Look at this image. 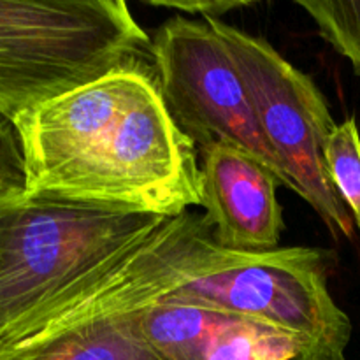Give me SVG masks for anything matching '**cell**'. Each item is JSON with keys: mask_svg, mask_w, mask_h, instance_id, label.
<instances>
[{"mask_svg": "<svg viewBox=\"0 0 360 360\" xmlns=\"http://www.w3.org/2000/svg\"><path fill=\"white\" fill-rule=\"evenodd\" d=\"M151 39L123 0H0V115L146 65Z\"/></svg>", "mask_w": 360, "mask_h": 360, "instance_id": "6da1fadb", "label": "cell"}, {"mask_svg": "<svg viewBox=\"0 0 360 360\" xmlns=\"http://www.w3.org/2000/svg\"><path fill=\"white\" fill-rule=\"evenodd\" d=\"M165 220L25 192L0 225V345L67 287Z\"/></svg>", "mask_w": 360, "mask_h": 360, "instance_id": "7a4b0ae2", "label": "cell"}, {"mask_svg": "<svg viewBox=\"0 0 360 360\" xmlns=\"http://www.w3.org/2000/svg\"><path fill=\"white\" fill-rule=\"evenodd\" d=\"M35 193L181 217L202 206L199 150L174 122L153 77L120 118Z\"/></svg>", "mask_w": 360, "mask_h": 360, "instance_id": "3957f363", "label": "cell"}, {"mask_svg": "<svg viewBox=\"0 0 360 360\" xmlns=\"http://www.w3.org/2000/svg\"><path fill=\"white\" fill-rule=\"evenodd\" d=\"M160 304L239 313L292 334L295 360H347L352 320L329 290L327 252L280 246L269 252H227Z\"/></svg>", "mask_w": 360, "mask_h": 360, "instance_id": "277c9868", "label": "cell"}, {"mask_svg": "<svg viewBox=\"0 0 360 360\" xmlns=\"http://www.w3.org/2000/svg\"><path fill=\"white\" fill-rule=\"evenodd\" d=\"M204 21L227 48L260 129L283 162L295 193L319 213L334 236L354 238V218L334 188L326 164V144L338 125L326 95L266 39L224 20Z\"/></svg>", "mask_w": 360, "mask_h": 360, "instance_id": "5b68a950", "label": "cell"}, {"mask_svg": "<svg viewBox=\"0 0 360 360\" xmlns=\"http://www.w3.org/2000/svg\"><path fill=\"white\" fill-rule=\"evenodd\" d=\"M158 90L179 129L204 150L227 144L259 160L280 185L295 186L255 116L227 48L204 20L169 18L151 41Z\"/></svg>", "mask_w": 360, "mask_h": 360, "instance_id": "8992f818", "label": "cell"}, {"mask_svg": "<svg viewBox=\"0 0 360 360\" xmlns=\"http://www.w3.org/2000/svg\"><path fill=\"white\" fill-rule=\"evenodd\" d=\"M153 77L150 65L127 67L14 118L23 155L25 192L35 193L72 162L104 127L123 115Z\"/></svg>", "mask_w": 360, "mask_h": 360, "instance_id": "52a82bcc", "label": "cell"}, {"mask_svg": "<svg viewBox=\"0 0 360 360\" xmlns=\"http://www.w3.org/2000/svg\"><path fill=\"white\" fill-rule=\"evenodd\" d=\"M199 155L202 207L217 245L245 253L280 248L285 224L276 176L227 144H213Z\"/></svg>", "mask_w": 360, "mask_h": 360, "instance_id": "ba28073f", "label": "cell"}, {"mask_svg": "<svg viewBox=\"0 0 360 360\" xmlns=\"http://www.w3.org/2000/svg\"><path fill=\"white\" fill-rule=\"evenodd\" d=\"M141 330L162 360H295L299 352L287 330L200 306H153Z\"/></svg>", "mask_w": 360, "mask_h": 360, "instance_id": "9c48e42d", "label": "cell"}, {"mask_svg": "<svg viewBox=\"0 0 360 360\" xmlns=\"http://www.w3.org/2000/svg\"><path fill=\"white\" fill-rule=\"evenodd\" d=\"M143 315L98 320L0 355V360H162L141 330Z\"/></svg>", "mask_w": 360, "mask_h": 360, "instance_id": "30bf717a", "label": "cell"}, {"mask_svg": "<svg viewBox=\"0 0 360 360\" xmlns=\"http://www.w3.org/2000/svg\"><path fill=\"white\" fill-rule=\"evenodd\" d=\"M326 164L334 188L360 232V134L354 116L338 123L326 144Z\"/></svg>", "mask_w": 360, "mask_h": 360, "instance_id": "8fae6325", "label": "cell"}, {"mask_svg": "<svg viewBox=\"0 0 360 360\" xmlns=\"http://www.w3.org/2000/svg\"><path fill=\"white\" fill-rule=\"evenodd\" d=\"M319 34L348 60L360 76V0H295Z\"/></svg>", "mask_w": 360, "mask_h": 360, "instance_id": "7c38bea8", "label": "cell"}, {"mask_svg": "<svg viewBox=\"0 0 360 360\" xmlns=\"http://www.w3.org/2000/svg\"><path fill=\"white\" fill-rule=\"evenodd\" d=\"M25 193V165L14 125L0 115V195Z\"/></svg>", "mask_w": 360, "mask_h": 360, "instance_id": "4fadbf2b", "label": "cell"}, {"mask_svg": "<svg viewBox=\"0 0 360 360\" xmlns=\"http://www.w3.org/2000/svg\"><path fill=\"white\" fill-rule=\"evenodd\" d=\"M150 6L165 7V9H176L181 11L185 14H199L202 20H224L227 13L234 9H243V7H250V2H231V0H224V2H158V0H151L148 2Z\"/></svg>", "mask_w": 360, "mask_h": 360, "instance_id": "5bb4252c", "label": "cell"}, {"mask_svg": "<svg viewBox=\"0 0 360 360\" xmlns=\"http://www.w3.org/2000/svg\"><path fill=\"white\" fill-rule=\"evenodd\" d=\"M25 193H14V195H0V225H2L4 218L9 213L11 207L23 197Z\"/></svg>", "mask_w": 360, "mask_h": 360, "instance_id": "9a60e30c", "label": "cell"}]
</instances>
